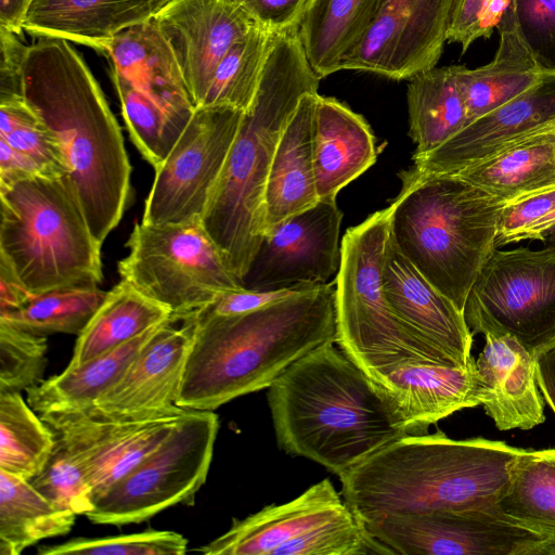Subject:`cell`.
Instances as JSON below:
<instances>
[{
	"mask_svg": "<svg viewBox=\"0 0 555 555\" xmlns=\"http://www.w3.org/2000/svg\"><path fill=\"white\" fill-rule=\"evenodd\" d=\"M335 295V282L323 283L246 313L195 312L177 405L214 411L268 389L302 356L336 343Z\"/></svg>",
	"mask_w": 555,
	"mask_h": 555,
	"instance_id": "6da1fadb",
	"label": "cell"
},
{
	"mask_svg": "<svg viewBox=\"0 0 555 555\" xmlns=\"http://www.w3.org/2000/svg\"><path fill=\"white\" fill-rule=\"evenodd\" d=\"M22 91L57 139L67 178L103 244L131 196V165L104 94L69 41L52 37H38L28 47Z\"/></svg>",
	"mask_w": 555,
	"mask_h": 555,
	"instance_id": "7a4b0ae2",
	"label": "cell"
},
{
	"mask_svg": "<svg viewBox=\"0 0 555 555\" xmlns=\"http://www.w3.org/2000/svg\"><path fill=\"white\" fill-rule=\"evenodd\" d=\"M335 344L295 361L267 398L279 447L340 476L414 433L385 391Z\"/></svg>",
	"mask_w": 555,
	"mask_h": 555,
	"instance_id": "3957f363",
	"label": "cell"
},
{
	"mask_svg": "<svg viewBox=\"0 0 555 555\" xmlns=\"http://www.w3.org/2000/svg\"><path fill=\"white\" fill-rule=\"evenodd\" d=\"M527 450L485 438L409 434L338 476L340 494L364 524L391 513L492 507Z\"/></svg>",
	"mask_w": 555,
	"mask_h": 555,
	"instance_id": "277c9868",
	"label": "cell"
},
{
	"mask_svg": "<svg viewBox=\"0 0 555 555\" xmlns=\"http://www.w3.org/2000/svg\"><path fill=\"white\" fill-rule=\"evenodd\" d=\"M319 82L297 30L274 34L255 98L202 217L241 283L264 233L266 184L279 140L301 98L317 93Z\"/></svg>",
	"mask_w": 555,
	"mask_h": 555,
	"instance_id": "5b68a950",
	"label": "cell"
},
{
	"mask_svg": "<svg viewBox=\"0 0 555 555\" xmlns=\"http://www.w3.org/2000/svg\"><path fill=\"white\" fill-rule=\"evenodd\" d=\"M389 234L414 267L464 312L468 294L496 249L505 202L456 175H401Z\"/></svg>",
	"mask_w": 555,
	"mask_h": 555,
	"instance_id": "8992f818",
	"label": "cell"
},
{
	"mask_svg": "<svg viewBox=\"0 0 555 555\" xmlns=\"http://www.w3.org/2000/svg\"><path fill=\"white\" fill-rule=\"evenodd\" d=\"M0 258L33 295L103 279L101 247L67 176L0 186Z\"/></svg>",
	"mask_w": 555,
	"mask_h": 555,
	"instance_id": "52a82bcc",
	"label": "cell"
},
{
	"mask_svg": "<svg viewBox=\"0 0 555 555\" xmlns=\"http://www.w3.org/2000/svg\"><path fill=\"white\" fill-rule=\"evenodd\" d=\"M389 217L387 207L346 231L335 280L336 344L375 384L405 362L456 366L412 332L386 299L382 267Z\"/></svg>",
	"mask_w": 555,
	"mask_h": 555,
	"instance_id": "ba28073f",
	"label": "cell"
},
{
	"mask_svg": "<svg viewBox=\"0 0 555 555\" xmlns=\"http://www.w3.org/2000/svg\"><path fill=\"white\" fill-rule=\"evenodd\" d=\"M129 253L118 262L121 280L184 318L224 293L244 288L207 233L202 218L180 223H135Z\"/></svg>",
	"mask_w": 555,
	"mask_h": 555,
	"instance_id": "9c48e42d",
	"label": "cell"
},
{
	"mask_svg": "<svg viewBox=\"0 0 555 555\" xmlns=\"http://www.w3.org/2000/svg\"><path fill=\"white\" fill-rule=\"evenodd\" d=\"M219 420L186 410L170 435L99 498L85 516L96 525L143 522L177 504H192L209 472Z\"/></svg>",
	"mask_w": 555,
	"mask_h": 555,
	"instance_id": "30bf717a",
	"label": "cell"
},
{
	"mask_svg": "<svg viewBox=\"0 0 555 555\" xmlns=\"http://www.w3.org/2000/svg\"><path fill=\"white\" fill-rule=\"evenodd\" d=\"M473 333L511 335L537 356L555 346V246L494 249L464 309Z\"/></svg>",
	"mask_w": 555,
	"mask_h": 555,
	"instance_id": "8fae6325",
	"label": "cell"
},
{
	"mask_svg": "<svg viewBox=\"0 0 555 555\" xmlns=\"http://www.w3.org/2000/svg\"><path fill=\"white\" fill-rule=\"evenodd\" d=\"M365 526L393 555H555V540L519 524L495 505L391 513Z\"/></svg>",
	"mask_w": 555,
	"mask_h": 555,
	"instance_id": "7c38bea8",
	"label": "cell"
},
{
	"mask_svg": "<svg viewBox=\"0 0 555 555\" xmlns=\"http://www.w3.org/2000/svg\"><path fill=\"white\" fill-rule=\"evenodd\" d=\"M243 113L228 106L195 108L155 169L142 223H180L203 217Z\"/></svg>",
	"mask_w": 555,
	"mask_h": 555,
	"instance_id": "4fadbf2b",
	"label": "cell"
},
{
	"mask_svg": "<svg viewBox=\"0 0 555 555\" xmlns=\"http://www.w3.org/2000/svg\"><path fill=\"white\" fill-rule=\"evenodd\" d=\"M455 0H380L358 44L339 70L373 73L410 80L437 66Z\"/></svg>",
	"mask_w": 555,
	"mask_h": 555,
	"instance_id": "5bb4252c",
	"label": "cell"
},
{
	"mask_svg": "<svg viewBox=\"0 0 555 555\" xmlns=\"http://www.w3.org/2000/svg\"><path fill=\"white\" fill-rule=\"evenodd\" d=\"M343 214L336 198H323L264 233L242 284L276 289L327 283L340 263Z\"/></svg>",
	"mask_w": 555,
	"mask_h": 555,
	"instance_id": "9a60e30c",
	"label": "cell"
},
{
	"mask_svg": "<svg viewBox=\"0 0 555 555\" xmlns=\"http://www.w3.org/2000/svg\"><path fill=\"white\" fill-rule=\"evenodd\" d=\"M194 313L172 315L139 351L119 380L83 414L140 420L186 410L177 405L192 343Z\"/></svg>",
	"mask_w": 555,
	"mask_h": 555,
	"instance_id": "2e32d148",
	"label": "cell"
},
{
	"mask_svg": "<svg viewBox=\"0 0 555 555\" xmlns=\"http://www.w3.org/2000/svg\"><path fill=\"white\" fill-rule=\"evenodd\" d=\"M555 132V73H543L521 94L459 131L410 170L452 175L528 138Z\"/></svg>",
	"mask_w": 555,
	"mask_h": 555,
	"instance_id": "e0dca14e",
	"label": "cell"
},
{
	"mask_svg": "<svg viewBox=\"0 0 555 555\" xmlns=\"http://www.w3.org/2000/svg\"><path fill=\"white\" fill-rule=\"evenodd\" d=\"M168 43L195 108L216 67L255 25L232 0H173L153 18Z\"/></svg>",
	"mask_w": 555,
	"mask_h": 555,
	"instance_id": "ac0fdd59",
	"label": "cell"
},
{
	"mask_svg": "<svg viewBox=\"0 0 555 555\" xmlns=\"http://www.w3.org/2000/svg\"><path fill=\"white\" fill-rule=\"evenodd\" d=\"M382 285L387 301L412 332L456 366L470 362L474 333L464 312L414 267L390 234L384 251Z\"/></svg>",
	"mask_w": 555,
	"mask_h": 555,
	"instance_id": "d6986e66",
	"label": "cell"
},
{
	"mask_svg": "<svg viewBox=\"0 0 555 555\" xmlns=\"http://www.w3.org/2000/svg\"><path fill=\"white\" fill-rule=\"evenodd\" d=\"M350 511L330 479L311 486L291 502L264 506L233 519L227 532L197 548L204 555H272L299 538Z\"/></svg>",
	"mask_w": 555,
	"mask_h": 555,
	"instance_id": "ffe728a7",
	"label": "cell"
},
{
	"mask_svg": "<svg viewBox=\"0 0 555 555\" xmlns=\"http://www.w3.org/2000/svg\"><path fill=\"white\" fill-rule=\"evenodd\" d=\"M414 434L452 413L482 404L476 360L465 366L411 361L387 372L377 384Z\"/></svg>",
	"mask_w": 555,
	"mask_h": 555,
	"instance_id": "44dd1931",
	"label": "cell"
},
{
	"mask_svg": "<svg viewBox=\"0 0 555 555\" xmlns=\"http://www.w3.org/2000/svg\"><path fill=\"white\" fill-rule=\"evenodd\" d=\"M476 360L482 406L500 430L531 429L545 421L535 356L511 335H485Z\"/></svg>",
	"mask_w": 555,
	"mask_h": 555,
	"instance_id": "7402d4cb",
	"label": "cell"
},
{
	"mask_svg": "<svg viewBox=\"0 0 555 555\" xmlns=\"http://www.w3.org/2000/svg\"><path fill=\"white\" fill-rule=\"evenodd\" d=\"M39 415L55 433V446L43 470L29 481L57 506L86 515L93 508L88 468L117 421L83 413Z\"/></svg>",
	"mask_w": 555,
	"mask_h": 555,
	"instance_id": "603a6c76",
	"label": "cell"
},
{
	"mask_svg": "<svg viewBox=\"0 0 555 555\" xmlns=\"http://www.w3.org/2000/svg\"><path fill=\"white\" fill-rule=\"evenodd\" d=\"M113 68L152 99L181 134L195 107L177 61L153 18L118 33L104 51Z\"/></svg>",
	"mask_w": 555,
	"mask_h": 555,
	"instance_id": "cb8c5ba5",
	"label": "cell"
},
{
	"mask_svg": "<svg viewBox=\"0 0 555 555\" xmlns=\"http://www.w3.org/2000/svg\"><path fill=\"white\" fill-rule=\"evenodd\" d=\"M173 0H33L24 29L104 52L118 33L151 21Z\"/></svg>",
	"mask_w": 555,
	"mask_h": 555,
	"instance_id": "d4e9b609",
	"label": "cell"
},
{
	"mask_svg": "<svg viewBox=\"0 0 555 555\" xmlns=\"http://www.w3.org/2000/svg\"><path fill=\"white\" fill-rule=\"evenodd\" d=\"M312 152L320 199L336 198L377 156L366 120L337 99L320 94L313 115Z\"/></svg>",
	"mask_w": 555,
	"mask_h": 555,
	"instance_id": "484cf974",
	"label": "cell"
},
{
	"mask_svg": "<svg viewBox=\"0 0 555 555\" xmlns=\"http://www.w3.org/2000/svg\"><path fill=\"white\" fill-rule=\"evenodd\" d=\"M318 94L307 93L301 98L279 140L266 184L264 233L320 199L312 152Z\"/></svg>",
	"mask_w": 555,
	"mask_h": 555,
	"instance_id": "4316f807",
	"label": "cell"
},
{
	"mask_svg": "<svg viewBox=\"0 0 555 555\" xmlns=\"http://www.w3.org/2000/svg\"><path fill=\"white\" fill-rule=\"evenodd\" d=\"M498 28L500 42L493 61L473 69L452 65L465 102L468 124L521 94L542 74L519 34L509 3L501 15Z\"/></svg>",
	"mask_w": 555,
	"mask_h": 555,
	"instance_id": "83f0119b",
	"label": "cell"
},
{
	"mask_svg": "<svg viewBox=\"0 0 555 555\" xmlns=\"http://www.w3.org/2000/svg\"><path fill=\"white\" fill-rule=\"evenodd\" d=\"M165 322L115 349L80 365L66 366L60 374L43 379L26 391L28 404L38 414L88 411L119 380L139 351Z\"/></svg>",
	"mask_w": 555,
	"mask_h": 555,
	"instance_id": "f1b7e54d",
	"label": "cell"
},
{
	"mask_svg": "<svg viewBox=\"0 0 555 555\" xmlns=\"http://www.w3.org/2000/svg\"><path fill=\"white\" fill-rule=\"evenodd\" d=\"M380 0H309L297 36L321 80L339 70L373 21Z\"/></svg>",
	"mask_w": 555,
	"mask_h": 555,
	"instance_id": "f546056e",
	"label": "cell"
},
{
	"mask_svg": "<svg viewBox=\"0 0 555 555\" xmlns=\"http://www.w3.org/2000/svg\"><path fill=\"white\" fill-rule=\"evenodd\" d=\"M452 175L505 203L555 185V132L528 138Z\"/></svg>",
	"mask_w": 555,
	"mask_h": 555,
	"instance_id": "4dcf8cb0",
	"label": "cell"
},
{
	"mask_svg": "<svg viewBox=\"0 0 555 555\" xmlns=\"http://www.w3.org/2000/svg\"><path fill=\"white\" fill-rule=\"evenodd\" d=\"M173 314L121 280L77 336L67 366L73 367L134 339Z\"/></svg>",
	"mask_w": 555,
	"mask_h": 555,
	"instance_id": "1f68e13d",
	"label": "cell"
},
{
	"mask_svg": "<svg viewBox=\"0 0 555 555\" xmlns=\"http://www.w3.org/2000/svg\"><path fill=\"white\" fill-rule=\"evenodd\" d=\"M409 134L413 157L424 156L468 125L465 102L453 66L434 67L409 80Z\"/></svg>",
	"mask_w": 555,
	"mask_h": 555,
	"instance_id": "d6a6232c",
	"label": "cell"
},
{
	"mask_svg": "<svg viewBox=\"0 0 555 555\" xmlns=\"http://www.w3.org/2000/svg\"><path fill=\"white\" fill-rule=\"evenodd\" d=\"M76 516L29 480L0 469V555H20L41 540L66 535Z\"/></svg>",
	"mask_w": 555,
	"mask_h": 555,
	"instance_id": "836d02e7",
	"label": "cell"
},
{
	"mask_svg": "<svg viewBox=\"0 0 555 555\" xmlns=\"http://www.w3.org/2000/svg\"><path fill=\"white\" fill-rule=\"evenodd\" d=\"M185 412L118 421L88 468L93 504L158 448Z\"/></svg>",
	"mask_w": 555,
	"mask_h": 555,
	"instance_id": "e575fe53",
	"label": "cell"
},
{
	"mask_svg": "<svg viewBox=\"0 0 555 555\" xmlns=\"http://www.w3.org/2000/svg\"><path fill=\"white\" fill-rule=\"evenodd\" d=\"M55 433L18 391H0V469L31 480L46 467Z\"/></svg>",
	"mask_w": 555,
	"mask_h": 555,
	"instance_id": "d590c367",
	"label": "cell"
},
{
	"mask_svg": "<svg viewBox=\"0 0 555 555\" xmlns=\"http://www.w3.org/2000/svg\"><path fill=\"white\" fill-rule=\"evenodd\" d=\"M519 524L555 540V449L527 450L495 504Z\"/></svg>",
	"mask_w": 555,
	"mask_h": 555,
	"instance_id": "8d00e7d4",
	"label": "cell"
},
{
	"mask_svg": "<svg viewBox=\"0 0 555 555\" xmlns=\"http://www.w3.org/2000/svg\"><path fill=\"white\" fill-rule=\"evenodd\" d=\"M106 294L99 285L53 289L34 295L20 309L0 312V320L38 335L63 333L78 336Z\"/></svg>",
	"mask_w": 555,
	"mask_h": 555,
	"instance_id": "74e56055",
	"label": "cell"
},
{
	"mask_svg": "<svg viewBox=\"0 0 555 555\" xmlns=\"http://www.w3.org/2000/svg\"><path fill=\"white\" fill-rule=\"evenodd\" d=\"M274 34L254 25L221 59L202 106L245 112L258 89Z\"/></svg>",
	"mask_w": 555,
	"mask_h": 555,
	"instance_id": "f35d334b",
	"label": "cell"
},
{
	"mask_svg": "<svg viewBox=\"0 0 555 555\" xmlns=\"http://www.w3.org/2000/svg\"><path fill=\"white\" fill-rule=\"evenodd\" d=\"M112 76L129 134L144 159L156 169L180 133L164 111L128 78L115 69Z\"/></svg>",
	"mask_w": 555,
	"mask_h": 555,
	"instance_id": "ab89813d",
	"label": "cell"
},
{
	"mask_svg": "<svg viewBox=\"0 0 555 555\" xmlns=\"http://www.w3.org/2000/svg\"><path fill=\"white\" fill-rule=\"evenodd\" d=\"M0 139L30 157L44 176H67L57 139L24 98L0 102Z\"/></svg>",
	"mask_w": 555,
	"mask_h": 555,
	"instance_id": "60d3db41",
	"label": "cell"
},
{
	"mask_svg": "<svg viewBox=\"0 0 555 555\" xmlns=\"http://www.w3.org/2000/svg\"><path fill=\"white\" fill-rule=\"evenodd\" d=\"M393 555L351 509L275 548L272 555Z\"/></svg>",
	"mask_w": 555,
	"mask_h": 555,
	"instance_id": "b9f144b4",
	"label": "cell"
},
{
	"mask_svg": "<svg viewBox=\"0 0 555 555\" xmlns=\"http://www.w3.org/2000/svg\"><path fill=\"white\" fill-rule=\"evenodd\" d=\"M47 351V336L0 320V391H27L41 383Z\"/></svg>",
	"mask_w": 555,
	"mask_h": 555,
	"instance_id": "7bdbcfd3",
	"label": "cell"
},
{
	"mask_svg": "<svg viewBox=\"0 0 555 555\" xmlns=\"http://www.w3.org/2000/svg\"><path fill=\"white\" fill-rule=\"evenodd\" d=\"M188 540L176 531L143 532L101 538H75L60 544L41 545L39 555H182Z\"/></svg>",
	"mask_w": 555,
	"mask_h": 555,
	"instance_id": "ee69618b",
	"label": "cell"
},
{
	"mask_svg": "<svg viewBox=\"0 0 555 555\" xmlns=\"http://www.w3.org/2000/svg\"><path fill=\"white\" fill-rule=\"evenodd\" d=\"M517 28L543 73H555V0H509Z\"/></svg>",
	"mask_w": 555,
	"mask_h": 555,
	"instance_id": "f6af8a7d",
	"label": "cell"
},
{
	"mask_svg": "<svg viewBox=\"0 0 555 555\" xmlns=\"http://www.w3.org/2000/svg\"><path fill=\"white\" fill-rule=\"evenodd\" d=\"M254 24L273 33L297 28L309 0H232Z\"/></svg>",
	"mask_w": 555,
	"mask_h": 555,
	"instance_id": "bcb514c9",
	"label": "cell"
},
{
	"mask_svg": "<svg viewBox=\"0 0 555 555\" xmlns=\"http://www.w3.org/2000/svg\"><path fill=\"white\" fill-rule=\"evenodd\" d=\"M307 286H309V284L276 289H248L244 287L238 291L222 294L211 305L201 311L216 315L246 313L287 298Z\"/></svg>",
	"mask_w": 555,
	"mask_h": 555,
	"instance_id": "7dc6e473",
	"label": "cell"
},
{
	"mask_svg": "<svg viewBox=\"0 0 555 555\" xmlns=\"http://www.w3.org/2000/svg\"><path fill=\"white\" fill-rule=\"evenodd\" d=\"M28 47L0 27V102L23 98V68Z\"/></svg>",
	"mask_w": 555,
	"mask_h": 555,
	"instance_id": "c3c4849f",
	"label": "cell"
},
{
	"mask_svg": "<svg viewBox=\"0 0 555 555\" xmlns=\"http://www.w3.org/2000/svg\"><path fill=\"white\" fill-rule=\"evenodd\" d=\"M494 0H455L448 42H456L464 53L469 46L481 37V26L488 8Z\"/></svg>",
	"mask_w": 555,
	"mask_h": 555,
	"instance_id": "681fc988",
	"label": "cell"
},
{
	"mask_svg": "<svg viewBox=\"0 0 555 555\" xmlns=\"http://www.w3.org/2000/svg\"><path fill=\"white\" fill-rule=\"evenodd\" d=\"M37 176H44L42 169L30 157L0 139V186Z\"/></svg>",
	"mask_w": 555,
	"mask_h": 555,
	"instance_id": "f907efd6",
	"label": "cell"
},
{
	"mask_svg": "<svg viewBox=\"0 0 555 555\" xmlns=\"http://www.w3.org/2000/svg\"><path fill=\"white\" fill-rule=\"evenodd\" d=\"M33 296L10 264L0 258V312L20 309Z\"/></svg>",
	"mask_w": 555,
	"mask_h": 555,
	"instance_id": "816d5d0a",
	"label": "cell"
},
{
	"mask_svg": "<svg viewBox=\"0 0 555 555\" xmlns=\"http://www.w3.org/2000/svg\"><path fill=\"white\" fill-rule=\"evenodd\" d=\"M535 371L538 387L555 413V346L535 356Z\"/></svg>",
	"mask_w": 555,
	"mask_h": 555,
	"instance_id": "f5cc1de1",
	"label": "cell"
},
{
	"mask_svg": "<svg viewBox=\"0 0 555 555\" xmlns=\"http://www.w3.org/2000/svg\"><path fill=\"white\" fill-rule=\"evenodd\" d=\"M33 0H0V27L20 34Z\"/></svg>",
	"mask_w": 555,
	"mask_h": 555,
	"instance_id": "db71d44e",
	"label": "cell"
},
{
	"mask_svg": "<svg viewBox=\"0 0 555 555\" xmlns=\"http://www.w3.org/2000/svg\"><path fill=\"white\" fill-rule=\"evenodd\" d=\"M542 241L547 245L555 246V229L552 230L548 234H546Z\"/></svg>",
	"mask_w": 555,
	"mask_h": 555,
	"instance_id": "11a10c76",
	"label": "cell"
}]
</instances>
